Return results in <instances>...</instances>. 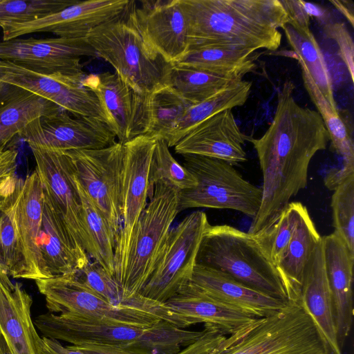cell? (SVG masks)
I'll return each instance as SVG.
<instances>
[{"mask_svg": "<svg viewBox=\"0 0 354 354\" xmlns=\"http://www.w3.org/2000/svg\"><path fill=\"white\" fill-rule=\"evenodd\" d=\"M325 271L333 300L338 344L342 349L353 318L354 254L335 233L322 236Z\"/></svg>", "mask_w": 354, "mask_h": 354, "instance_id": "cell-21", "label": "cell"}, {"mask_svg": "<svg viewBox=\"0 0 354 354\" xmlns=\"http://www.w3.org/2000/svg\"><path fill=\"white\" fill-rule=\"evenodd\" d=\"M179 192L167 181L155 184L124 258L115 269L113 279L128 302L141 304L147 300L139 294L155 268L171 224L179 213Z\"/></svg>", "mask_w": 354, "mask_h": 354, "instance_id": "cell-4", "label": "cell"}, {"mask_svg": "<svg viewBox=\"0 0 354 354\" xmlns=\"http://www.w3.org/2000/svg\"><path fill=\"white\" fill-rule=\"evenodd\" d=\"M196 264L222 272L253 289L288 301L275 266L248 232L228 225H209L203 234Z\"/></svg>", "mask_w": 354, "mask_h": 354, "instance_id": "cell-6", "label": "cell"}, {"mask_svg": "<svg viewBox=\"0 0 354 354\" xmlns=\"http://www.w3.org/2000/svg\"><path fill=\"white\" fill-rule=\"evenodd\" d=\"M294 89L291 80L283 82L268 129L259 138L248 139L257 151L263 174L261 203L249 228L251 234L272 225L290 199L306 187L310 160L330 140L319 113L299 105Z\"/></svg>", "mask_w": 354, "mask_h": 354, "instance_id": "cell-1", "label": "cell"}, {"mask_svg": "<svg viewBox=\"0 0 354 354\" xmlns=\"http://www.w3.org/2000/svg\"><path fill=\"white\" fill-rule=\"evenodd\" d=\"M300 299L333 354H342L337 342L333 300L325 271L322 240L306 266Z\"/></svg>", "mask_w": 354, "mask_h": 354, "instance_id": "cell-26", "label": "cell"}, {"mask_svg": "<svg viewBox=\"0 0 354 354\" xmlns=\"http://www.w3.org/2000/svg\"><path fill=\"white\" fill-rule=\"evenodd\" d=\"M86 38H15L0 41V60L51 76L81 77L80 59L96 57Z\"/></svg>", "mask_w": 354, "mask_h": 354, "instance_id": "cell-11", "label": "cell"}, {"mask_svg": "<svg viewBox=\"0 0 354 354\" xmlns=\"http://www.w3.org/2000/svg\"><path fill=\"white\" fill-rule=\"evenodd\" d=\"M129 5L122 14L93 29L86 39L97 56L109 63L136 93L145 96L167 86L171 64L144 41L129 17Z\"/></svg>", "mask_w": 354, "mask_h": 354, "instance_id": "cell-5", "label": "cell"}, {"mask_svg": "<svg viewBox=\"0 0 354 354\" xmlns=\"http://www.w3.org/2000/svg\"><path fill=\"white\" fill-rule=\"evenodd\" d=\"M300 3L310 17H315L322 26L332 21L330 13L322 6L302 0Z\"/></svg>", "mask_w": 354, "mask_h": 354, "instance_id": "cell-49", "label": "cell"}, {"mask_svg": "<svg viewBox=\"0 0 354 354\" xmlns=\"http://www.w3.org/2000/svg\"><path fill=\"white\" fill-rule=\"evenodd\" d=\"M165 304L173 311L190 319L194 324L216 326L227 335L257 318L212 298L191 282Z\"/></svg>", "mask_w": 354, "mask_h": 354, "instance_id": "cell-27", "label": "cell"}, {"mask_svg": "<svg viewBox=\"0 0 354 354\" xmlns=\"http://www.w3.org/2000/svg\"><path fill=\"white\" fill-rule=\"evenodd\" d=\"M259 53L247 50L207 47L188 50L174 63L215 74L243 77L257 67Z\"/></svg>", "mask_w": 354, "mask_h": 354, "instance_id": "cell-32", "label": "cell"}, {"mask_svg": "<svg viewBox=\"0 0 354 354\" xmlns=\"http://www.w3.org/2000/svg\"><path fill=\"white\" fill-rule=\"evenodd\" d=\"M64 152L77 180L105 218L115 241L122 226L124 145L116 142L105 148Z\"/></svg>", "mask_w": 354, "mask_h": 354, "instance_id": "cell-10", "label": "cell"}, {"mask_svg": "<svg viewBox=\"0 0 354 354\" xmlns=\"http://www.w3.org/2000/svg\"><path fill=\"white\" fill-rule=\"evenodd\" d=\"M302 205L300 202H290L272 225L252 234L274 266L290 241Z\"/></svg>", "mask_w": 354, "mask_h": 354, "instance_id": "cell-40", "label": "cell"}, {"mask_svg": "<svg viewBox=\"0 0 354 354\" xmlns=\"http://www.w3.org/2000/svg\"><path fill=\"white\" fill-rule=\"evenodd\" d=\"M157 139L142 135L123 144L122 226L115 241L114 272L124 258L136 225L148 203L150 165Z\"/></svg>", "mask_w": 354, "mask_h": 354, "instance_id": "cell-12", "label": "cell"}, {"mask_svg": "<svg viewBox=\"0 0 354 354\" xmlns=\"http://www.w3.org/2000/svg\"><path fill=\"white\" fill-rule=\"evenodd\" d=\"M321 240L307 208L302 205L290 241L275 265L288 301L300 299L306 266Z\"/></svg>", "mask_w": 354, "mask_h": 354, "instance_id": "cell-29", "label": "cell"}, {"mask_svg": "<svg viewBox=\"0 0 354 354\" xmlns=\"http://www.w3.org/2000/svg\"><path fill=\"white\" fill-rule=\"evenodd\" d=\"M29 147L44 192L49 197L78 248L89 257V241L70 158L62 151L35 145Z\"/></svg>", "mask_w": 354, "mask_h": 354, "instance_id": "cell-13", "label": "cell"}, {"mask_svg": "<svg viewBox=\"0 0 354 354\" xmlns=\"http://www.w3.org/2000/svg\"><path fill=\"white\" fill-rule=\"evenodd\" d=\"M181 156L183 166L195 177L197 185L180 190L179 212L194 207L229 209L255 217L261 203V187L244 179L233 165L223 160Z\"/></svg>", "mask_w": 354, "mask_h": 354, "instance_id": "cell-7", "label": "cell"}, {"mask_svg": "<svg viewBox=\"0 0 354 354\" xmlns=\"http://www.w3.org/2000/svg\"><path fill=\"white\" fill-rule=\"evenodd\" d=\"M214 354L333 353L299 299L226 336Z\"/></svg>", "mask_w": 354, "mask_h": 354, "instance_id": "cell-3", "label": "cell"}, {"mask_svg": "<svg viewBox=\"0 0 354 354\" xmlns=\"http://www.w3.org/2000/svg\"><path fill=\"white\" fill-rule=\"evenodd\" d=\"M9 277L8 269L0 256V279L5 283H10L12 281L10 279Z\"/></svg>", "mask_w": 354, "mask_h": 354, "instance_id": "cell-52", "label": "cell"}, {"mask_svg": "<svg viewBox=\"0 0 354 354\" xmlns=\"http://www.w3.org/2000/svg\"><path fill=\"white\" fill-rule=\"evenodd\" d=\"M286 39L299 58L322 92L324 97L335 109H338L334 98L333 80L322 51L311 30L300 32L290 25L283 26Z\"/></svg>", "mask_w": 354, "mask_h": 354, "instance_id": "cell-36", "label": "cell"}, {"mask_svg": "<svg viewBox=\"0 0 354 354\" xmlns=\"http://www.w3.org/2000/svg\"><path fill=\"white\" fill-rule=\"evenodd\" d=\"M300 65L304 86L315 105L328 132L333 149L342 158L340 167L330 171L332 179L340 183L354 175V142L352 134L338 109L333 108L319 91L301 60Z\"/></svg>", "mask_w": 354, "mask_h": 354, "instance_id": "cell-30", "label": "cell"}, {"mask_svg": "<svg viewBox=\"0 0 354 354\" xmlns=\"http://www.w3.org/2000/svg\"><path fill=\"white\" fill-rule=\"evenodd\" d=\"M333 232L354 254V175L334 191L331 198Z\"/></svg>", "mask_w": 354, "mask_h": 354, "instance_id": "cell-42", "label": "cell"}, {"mask_svg": "<svg viewBox=\"0 0 354 354\" xmlns=\"http://www.w3.org/2000/svg\"><path fill=\"white\" fill-rule=\"evenodd\" d=\"M39 292L45 297L46 306L52 313H73L110 319L138 328H148L166 320L185 328L192 321L173 311L112 304L84 287L74 274L53 277L35 281Z\"/></svg>", "mask_w": 354, "mask_h": 354, "instance_id": "cell-8", "label": "cell"}, {"mask_svg": "<svg viewBox=\"0 0 354 354\" xmlns=\"http://www.w3.org/2000/svg\"><path fill=\"white\" fill-rule=\"evenodd\" d=\"M39 248L48 278L74 274L91 261L44 192Z\"/></svg>", "mask_w": 354, "mask_h": 354, "instance_id": "cell-25", "label": "cell"}, {"mask_svg": "<svg viewBox=\"0 0 354 354\" xmlns=\"http://www.w3.org/2000/svg\"><path fill=\"white\" fill-rule=\"evenodd\" d=\"M190 282L212 298L257 318L279 311L288 302L253 289L222 272L198 264Z\"/></svg>", "mask_w": 354, "mask_h": 354, "instance_id": "cell-23", "label": "cell"}, {"mask_svg": "<svg viewBox=\"0 0 354 354\" xmlns=\"http://www.w3.org/2000/svg\"><path fill=\"white\" fill-rule=\"evenodd\" d=\"M0 354H10L4 339L0 335Z\"/></svg>", "mask_w": 354, "mask_h": 354, "instance_id": "cell-53", "label": "cell"}, {"mask_svg": "<svg viewBox=\"0 0 354 354\" xmlns=\"http://www.w3.org/2000/svg\"><path fill=\"white\" fill-rule=\"evenodd\" d=\"M191 105L167 86L149 95H142L141 134L161 138L167 142Z\"/></svg>", "mask_w": 354, "mask_h": 354, "instance_id": "cell-31", "label": "cell"}, {"mask_svg": "<svg viewBox=\"0 0 354 354\" xmlns=\"http://www.w3.org/2000/svg\"><path fill=\"white\" fill-rule=\"evenodd\" d=\"M160 180L169 182L179 190L192 189L197 185L195 177L173 157L167 142L158 138L150 165L149 196L155 184Z\"/></svg>", "mask_w": 354, "mask_h": 354, "instance_id": "cell-39", "label": "cell"}, {"mask_svg": "<svg viewBox=\"0 0 354 354\" xmlns=\"http://www.w3.org/2000/svg\"><path fill=\"white\" fill-rule=\"evenodd\" d=\"M288 18V24L300 32H309L310 16L306 13L300 0H280Z\"/></svg>", "mask_w": 354, "mask_h": 354, "instance_id": "cell-45", "label": "cell"}, {"mask_svg": "<svg viewBox=\"0 0 354 354\" xmlns=\"http://www.w3.org/2000/svg\"><path fill=\"white\" fill-rule=\"evenodd\" d=\"M19 136L28 145L57 151L98 149L116 142L109 126L98 120L71 117L65 110L35 119Z\"/></svg>", "mask_w": 354, "mask_h": 354, "instance_id": "cell-14", "label": "cell"}, {"mask_svg": "<svg viewBox=\"0 0 354 354\" xmlns=\"http://www.w3.org/2000/svg\"><path fill=\"white\" fill-rule=\"evenodd\" d=\"M204 333L195 342L184 348L178 354H214L226 335L218 327L204 324Z\"/></svg>", "mask_w": 354, "mask_h": 354, "instance_id": "cell-44", "label": "cell"}, {"mask_svg": "<svg viewBox=\"0 0 354 354\" xmlns=\"http://www.w3.org/2000/svg\"><path fill=\"white\" fill-rule=\"evenodd\" d=\"M75 182L81 200L83 221L89 241L90 259L98 263L113 279L114 236L105 218L86 194L75 175Z\"/></svg>", "mask_w": 354, "mask_h": 354, "instance_id": "cell-35", "label": "cell"}, {"mask_svg": "<svg viewBox=\"0 0 354 354\" xmlns=\"http://www.w3.org/2000/svg\"><path fill=\"white\" fill-rule=\"evenodd\" d=\"M23 180L18 179L14 193L0 208V256L9 276L23 279L24 260L17 221V206Z\"/></svg>", "mask_w": 354, "mask_h": 354, "instance_id": "cell-38", "label": "cell"}, {"mask_svg": "<svg viewBox=\"0 0 354 354\" xmlns=\"http://www.w3.org/2000/svg\"><path fill=\"white\" fill-rule=\"evenodd\" d=\"M41 354H84L71 345L64 346L57 339L41 337Z\"/></svg>", "mask_w": 354, "mask_h": 354, "instance_id": "cell-47", "label": "cell"}, {"mask_svg": "<svg viewBox=\"0 0 354 354\" xmlns=\"http://www.w3.org/2000/svg\"><path fill=\"white\" fill-rule=\"evenodd\" d=\"M74 348L84 354H142L129 349L124 346L111 344L71 345Z\"/></svg>", "mask_w": 354, "mask_h": 354, "instance_id": "cell-46", "label": "cell"}, {"mask_svg": "<svg viewBox=\"0 0 354 354\" xmlns=\"http://www.w3.org/2000/svg\"><path fill=\"white\" fill-rule=\"evenodd\" d=\"M44 192L35 169L23 180L17 206V221L24 260L23 279H48L39 248Z\"/></svg>", "mask_w": 354, "mask_h": 354, "instance_id": "cell-24", "label": "cell"}, {"mask_svg": "<svg viewBox=\"0 0 354 354\" xmlns=\"http://www.w3.org/2000/svg\"><path fill=\"white\" fill-rule=\"evenodd\" d=\"M32 298L19 282L0 279V335L10 354H41V337L31 317Z\"/></svg>", "mask_w": 354, "mask_h": 354, "instance_id": "cell-22", "label": "cell"}, {"mask_svg": "<svg viewBox=\"0 0 354 354\" xmlns=\"http://www.w3.org/2000/svg\"><path fill=\"white\" fill-rule=\"evenodd\" d=\"M330 2L347 19L351 26L353 27L354 15L353 1L331 0Z\"/></svg>", "mask_w": 354, "mask_h": 354, "instance_id": "cell-51", "label": "cell"}, {"mask_svg": "<svg viewBox=\"0 0 354 354\" xmlns=\"http://www.w3.org/2000/svg\"><path fill=\"white\" fill-rule=\"evenodd\" d=\"M18 151L15 149L0 151V176L16 171Z\"/></svg>", "mask_w": 354, "mask_h": 354, "instance_id": "cell-50", "label": "cell"}, {"mask_svg": "<svg viewBox=\"0 0 354 354\" xmlns=\"http://www.w3.org/2000/svg\"><path fill=\"white\" fill-rule=\"evenodd\" d=\"M129 0L79 1L59 12L22 24L2 25L3 41L36 32H51L57 37L86 38L95 28L121 14Z\"/></svg>", "mask_w": 354, "mask_h": 354, "instance_id": "cell-17", "label": "cell"}, {"mask_svg": "<svg viewBox=\"0 0 354 354\" xmlns=\"http://www.w3.org/2000/svg\"><path fill=\"white\" fill-rule=\"evenodd\" d=\"M328 38L333 39L338 46V53L345 64L352 82L354 77V43L348 30L342 22L330 21L322 26Z\"/></svg>", "mask_w": 354, "mask_h": 354, "instance_id": "cell-43", "label": "cell"}, {"mask_svg": "<svg viewBox=\"0 0 354 354\" xmlns=\"http://www.w3.org/2000/svg\"><path fill=\"white\" fill-rule=\"evenodd\" d=\"M252 82L241 80L233 82L209 98L189 106L179 120L167 143L174 147L192 129L225 109L243 106L247 101Z\"/></svg>", "mask_w": 354, "mask_h": 354, "instance_id": "cell-33", "label": "cell"}, {"mask_svg": "<svg viewBox=\"0 0 354 354\" xmlns=\"http://www.w3.org/2000/svg\"><path fill=\"white\" fill-rule=\"evenodd\" d=\"M131 1L129 17L147 44L174 64L189 48L186 17L179 0Z\"/></svg>", "mask_w": 354, "mask_h": 354, "instance_id": "cell-16", "label": "cell"}, {"mask_svg": "<svg viewBox=\"0 0 354 354\" xmlns=\"http://www.w3.org/2000/svg\"><path fill=\"white\" fill-rule=\"evenodd\" d=\"M203 333L204 329L188 330L161 319L145 328L137 339L124 346L142 354H178Z\"/></svg>", "mask_w": 354, "mask_h": 354, "instance_id": "cell-37", "label": "cell"}, {"mask_svg": "<svg viewBox=\"0 0 354 354\" xmlns=\"http://www.w3.org/2000/svg\"><path fill=\"white\" fill-rule=\"evenodd\" d=\"M18 179L15 171L0 176V208L15 191Z\"/></svg>", "mask_w": 354, "mask_h": 354, "instance_id": "cell-48", "label": "cell"}, {"mask_svg": "<svg viewBox=\"0 0 354 354\" xmlns=\"http://www.w3.org/2000/svg\"><path fill=\"white\" fill-rule=\"evenodd\" d=\"M84 86L96 96L106 124L118 142L124 144L141 136L140 110L142 97L115 73L85 75Z\"/></svg>", "mask_w": 354, "mask_h": 354, "instance_id": "cell-20", "label": "cell"}, {"mask_svg": "<svg viewBox=\"0 0 354 354\" xmlns=\"http://www.w3.org/2000/svg\"><path fill=\"white\" fill-rule=\"evenodd\" d=\"M241 80L238 76L218 75L171 64L167 86L189 104H196Z\"/></svg>", "mask_w": 354, "mask_h": 354, "instance_id": "cell-34", "label": "cell"}, {"mask_svg": "<svg viewBox=\"0 0 354 354\" xmlns=\"http://www.w3.org/2000/svg\"><path fill=\"white\" fill-rule=\"evenodd\" d=\"M63 110L51 101L0 81V151L32 121Z\"/></svg>", "mask_w": 354, "mask_h": 354, "instance_id": "cell-28", "label": "cell"}, {"mask_svg": "<svg viewBox=\"0 0 354 354\" xmlns=\"http://www.w3.org/2000/svg\"><path fill=\"white\" fill-rule=\"evenodd\" d=\"M85 75L81 77L46 75L0 60L1 82L51 101L75 116L93 118L106 124L97 98L82 83Z\"/></svg>", "mask_w": 354, "mask_h": 354, "instance_id": "cell-15", "label": "cell"}, {"mask_svg": "<svg viewBox=\"0 0 354 354\" xmlns=\"http://www.w3.org/2000/svg\"><path fill=\"white\" fill-rule=\"evenodd\" d=\"M33 322L44 337L74 346H124L137 339L147 328L107 318L68 313L57 315L48 312L37 316Z\"/></svg>", "mask_w": 354, "mask_h": 354, "instance_id": "cell-18", "label": "cell"}, {"mask_svg": "<svg viewBox=\"0 0 354 354\" xmlns=\"http://www.w3.org/2000/svg\"><path fill=\"white\" fill-rule=\"evenodd\" d=\"M189 48L276 50L288 18L280 0H179Z\"/></svg>", "mask_w": 354, "mask_h": 354, "instance_id": "cell-2", "label": "cell"}, {"mask_svg": "<svg viewBox=\"0 0 354 354\" xmlns=\"http://www.w3.org/2000/svg\"><path fill=\"white\" fill-rule=\"evenodd\" d=\"M78 0H0V26L32 21L59 12Z\"/></svg>", "mask_w": 354, "mask_h": 354, "instance_id": "cell-41", "label": "cell"}, {"mask_svg": "<svg viewBox=\"0 0 354 354\" xmlns=\"http://www.w3.org/2000/svg\"><path fill=\"white\" fill-rule=\"evenodd\" d=\"M210 224L203 211H194L171 227L155 268L141 296L165 304L191 281L203 234Z\"/></svg>", "mask_w": 354, "mask_h": 354, "instance_id": "cell-9", "label": "cell"}, {"mask_svg": "<svg viewBox=\"0 0 354 354\" xmlns=\"http://www.w3.org/2000/svg\"><path fill=\"white\" fill-rule=\"evenodd\" d=\"M248 138L241 131L229 109L197 124L182 138L174 149L180 155L203 156L234 165L247 160L243 145Z\"/></svg>", "mask_w": 354, "mask_h": 354, "instance_id": "cell-19", "label": "cell"}]
</instances>
